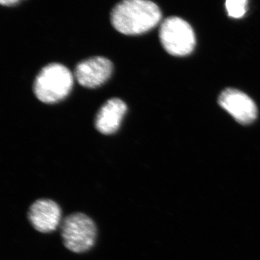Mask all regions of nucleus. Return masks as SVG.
Segmentation results:
<instances>
[{"mask_svg":"<svg viewBox=\"0 0 260 260\" xmlns=\"http://www.w3.org/2000/svg\"><path fill=\"white\" fill-rule=\"evenodd\" d=\"M127 107L125 103L119 99H109L101 108L96 117L95 126L98 131L104 135H112L120 126Z\"/></svg>","mask_w":260,"mask_h":260,"instance_id":"8","label":"nucleus"},{"mask_svg":"<svg viewBox=\"0 0 260 260\" xmlns=\"http://www.w3.org/2000/svg\"><path fill=\"white\" fill-rule=\"evenodd\" d=\"M23 0H0V4L4 7H13L20 4Z\"/></svg>","mask_w":260,"mask_h":260,"instance_id":"10","label":"nucleus"},{"mask_svg":"<svg viewBox=\"0 0 260 260\" xmlns=\"http://www.w3.org/2000/svg\"><path fill=\"white\" fill-rule=\"evenodd\" d=\"M60 231L63 244L73 252H86L95 244L96 226L85 214L73 213L65 217L61 221Z\"/></svg>","mask_w":260,"mask_h":260,"instance_id":"3","label":"nucleus"},{"mask_svg":"<svg viewBox=\"0 0 260 260\" xmlns=\"http://www.w3.org/2000/svg\"><path fill=\"white\" fill-rule=\"evenodd\" d=\"M218 103L220 107L241 124H250L257 116L255 103L246 94L237 89H225L219 96Z\"/></svg>","mask_w":260,"mask_h":260,"instance_id":"5","label":"nucleus"},{"mask_svg":"<svg viewBox=\"0 0 260 260\" xmlns=\"http://www.w3.org/2000/svg\"><path fill=\"white\" fill-rule=\"evenodd\" d=\"M113 72L112 61L103 56H95L80 62L75 68V78L82 86L95 88L106 83Z\"/></svg>","mask_w":260,"mask_h":260,"instance_id":"6","label":"nucleus"},{"mask_svg":"<svg viewBox=\"0 0 260 260\" xmlns=\"http://www.w3.org/2000/svg\"><path fill=\"white\" fill-rule=\"evenodd\" d=\"M248 0H225L228 15L234 18H242L245 15Z\"/></svg>","mask_w":260,"mask_h":260,"instance_id":"9","label":"nucleus"},{"mask_svg":"<svg viewBox=\"0 0 260 260\" xmlns=\"http://www.w3.org/2000/svg\"><path fill=\"white\" fill-rule=\"evenodd\" d=\"M159 38L165 50L174 56L188 55L196 44L191 25L179 17H169L162 22Z\"/></svg>","mask_w":260,"mask_h":260,"instance_id":"4","label":"nucleus"},{"mask_svg":"<svg viewBox=\"0 0 260 260\" xmlns=\"http://www.w3.org/2000/svg\"><path fill=\"white\" fill-rule=\"evenodd\" d=\"M28 216L32 227L44 234L54 232L62 221L60 207L49 199L34 202L29 208Z\"/></svg>","mask_w":260,"mask_h":260,"instance_id":"7","label":"nucleus"},{"mask_svg":"<svg viewBox=\"0 0 260 260\" xmlns=\"http://www.w3.org/2000/svg\"><path fill=\"white\" fill-rule=\"evenodd\" d=\"M73 82V75L66 67L52 63L44 67L37 75L34 83V93L41 102L54 104L69 95Z\"/></svg>","mask_w":260,"mask_h":260,"instance_id":"2","label":"nucleus"},{"mask_svg":"<svg viewBox=\"0 0 260 260\" xmlns=\"http://www.w3.org/2000/svg\"><path fill=\"white\" fill-rule=\"evenodd\" d=\"M161 18L160 8L151 0H121L110 13L113 28L126 36L141 35L150 31Z\"/></svg>","mask_w":260,"mask_h":260,"instance_id":"1","label":"nucleus"}]
</instances>
